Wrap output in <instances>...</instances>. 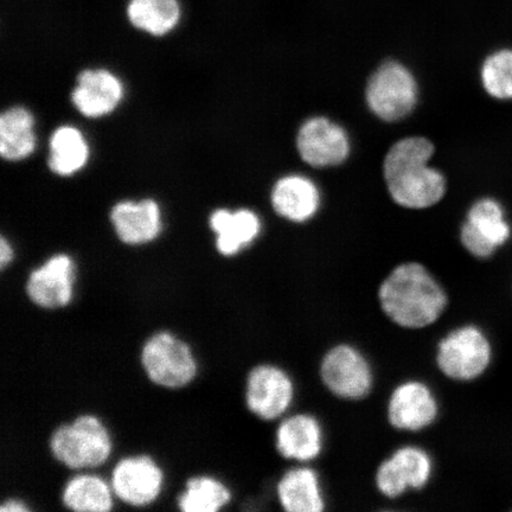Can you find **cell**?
Listing matches in <instances>:
<instances>
[{
    "label": "cell",
    "mask_w": 512,
    "mask_h": 512,
    "mask_svg": "<svg viewBox=\"0 0 512 512\" xmlns=\"http://www.w3.org/2000/svg\"><path fill=\"white\" fill-rule=\"evenodd\" d=\"M300 157L313 168L342 164L350 153L344 128L323 117L311 118L300 127L297 136Z\"/></svg>",
    "instance_id": "13"
},
{
    "label": "cell",
    "mask_w": 512,
    "mask_h": 512,
    "mask_svg": "<svg viewBox=\"0 0 512 512\" xmlns=\"http://www.w3.org/2000/svg\"><path fill=\"white\" fill-rule=\"evenodd\" d=\"M438 413V402L431 388L420 381L400 384L388 403V420L399 431L424 430L437 420Z\"/></svg>",
    "instance_id": "14"
},
{
    "label": "cell",
    "mask_w": 512,
    "mask_h": 512,
    "mask_svg": "<svg viewBox=\"0 0 512 512\" xmlns=\"http://www.w3.org/2000/svg\"><path fill=\"white\" fill-rule=\"evenodd\" d=\"M127 18L134 28L160 37L177 27L181 5L178 0H130Z\"/></svg>",
    "instance_id": "26"
},
{
    "label": "cell",
    "mask_w": 512,
    "mask_h": 512,
    "mask_svg": "<svg viewBox=\"0 0 512 512\" xmlns=\"http://www.w3.org/2000/svg\"><path fill=\"white\" fill-rule=\"evenodd\" d=\"M34 117L23 107H12L0 117V155L10 162L28 158L36 147Z\"/></svg>",
    "instance_id": "23"
},
{
    "label": "cell",
    "mask_w": 512,
    "mask_h": 512,
    "mask_svg": "<svg viewBox=\"0 0 512 512\" xmlns=\"http://www.w3.org/2000/svg\"><path fill=\"white\" fill-rule=\"evenodd\" d=\"M165 475L156 459L139 453L121 457L112 466L111 489L117 501L131 508H145L162 496Z\"/></svg>",
    "instance_id": "7"
},
{
    "label": "cell",
    "mask_w": 512,
    "mask_h": 512,
    "mask_svg": "<svg viewBox=\"0 0 512 512\" xmlns=\"http://www.w3.org/2000/svg\"><path fill=\"white\" fill-rule=\"evenodd\" d=\"M294 399V384L285 370L274 364H258L249 370L245 402L249 412L264 421L283 416Z\"/></svg>",
    "instance_id": "11"
},
{
    "label": "cell",
    "mask_w": 512,
    "mask_h": 512,
    "mask_svg": "<svg viewBox=\"0 0 512 512\" xmlns=\"http://www.w3.org/2000/svg\"><path fill=\"white\" fill-rule=\"evenodd\" d=\"M24 293L38 310L67 309L76 297V265L72 256L57 253L34 268L25 280Z\"/></svg>",
    "instance_id": "9"
},
{
    "label": "cell",
    "mask_w": 512,
    "mask_h": 512,
    "mask_svg": "<svg viewBox=\"0 0 512 512\" xmlns=\"http://www.w3.org/2000/svg\"><path fill=\"white\" fill-rule=\"evenodd\" d=\"M460 242L478 260H489L512 242V221L507 204L496 195L476 198L460 227Z\"/></svg>",
    "instance_id": "5"
},
{
    "label": "cell",
    "mask_w": 512,
    "mask_h": 512,
    "mask_svg": "<svg viewBox=\"0 0 512 512\" xmlns=\"http://www.w3.org/2000/svg\"><path fill=\"white\" fill-rule=\"evenodd\" d=\"M319 374L324 386L339 399L361 400L373 388V370L367 358L348 344L326 352Z\"/></svg>",
    "instance_id": "10"
},
{
    "label": "cell",
    "mask_w": 512,
    "mask_h": 512,
    "mask_svg": "<svg viewBox=\"0 0 512 512\" xmlns=\"http://www.w3.org/2000/svg\"><path fill=\"white\" fill-rule=\"evenodd\" d=\"M30 504L19 496H8L0 502V512H30Z\"/></svg>",
    "instance_id": "27"
},
{
    "label": "cell",
    "mask_w": 512,
    "mask_h": 512,
    "mask_svg": "<svg viewBox=\"0 0 512 512\" xmlns=\"http://www.w3.org/2000/svg\"><path fill=\"white\" fill-rule=\"evenodd\" d=\"M366 99L376 117L388 123L406 118L418 100V85L403 64L388 61L371 75Z\"/></svg>",
    "instance_id": "8"
},
{
    "label": "cell",
    "mask_w": 512,
    "mask_h": 512,
    "mask_svg": "<svg viewBox=\"0 0 512 512\" xmlns=\"http://www.w3.org/2000/svg\"><path fill=\"white\" fill-rule=\"evenodd\" d=\"M47 445L49 456L64 469L95 470L110 462L114 435L99 415L83 412L54 427Z\"/></svg>",
    "instance_id": "3"
},
{
    "label": "cell",
    "mask_w": 512,
    "mask_h": 512,
    "mask_svg": "<svg viewBox=\"0 0 512 512\" xmlns=\"http://www.w3.org/2000/svg\"><path fill=\"white\" fill-rule=\"evenodd\" d=\"M271 200L274 210L284 219L305 222L317 213L320 198L309 178L291 175L274 185Z\"/></svg>",
    "instance_id": "20"
},
{
    "label": "cell",
    "mask_w": 512,
    "mask_h": 512,
    "mask_svg": "<svg viewBox=\"0 0 512 512\" xmlns=\"http://www.w3.org/2000/svg\"><path fill=\"white\" fill-rule=\"evenodd\" d=\"M275 447L281 457L311 462L323 450V431L315 416L296 414L281 422L275 433Z\"/></svg>",
    "instance_id": "17"
},
{
    "label": "cell",
    "mask_w": 512,
    "mask_h": 512,
    "mask_svg": "<svg viewBox=\"0 0 512 512\" xmlns=\"http://www.w3.org/2000/svg\"><path fill=\"white\" fill-rule=\"evenodd\" d=\"M123 98V83L105 69L83 70L72 93L76 110L93 119L112 113Z\"/></svg>",
    "instance_id": "15"
},
{
    "label": "cell",
    "mask_w": 512,
    "mask_h": 512,
    "mask_svg": "<svg viewBox=\"0 0 512 512\" xmlns=\"http://www.w3.org/2000/svg\"><path fill=\"white\" fill-rule=\"evenodd\" d=\"M209 223L216 235V251L227 258L238 255L243 248L251 245L261 230L258 215L247 209L235 213L226 209L216 210L210 216Z\"/></svg>",
    "instance_id": "19"
},
{
    "label": "cell",
    "mask_w": 512,
    "mask_h": 512,
    "mask_svg": "<svg viewBox=\"0 0 512 512\" xmlns=\"http://www.w3.org/2000/svg\"><path fill=\"white\" fill-rule=\"evenodd\" d=\"M433 153V144L422 137L405 138L390 147L383 175L390 196L399 206L426 209L444 197L445 177L428 166Z\"/></svg>",
    "instance_id": "2"
},
{
    "label": "cell",
    "mask_w": 512,
    "mask_h": 512,
    "mask_svg": "<svg viewBox=\"0 0 512 512\" xmlns=\"http://www.w3.org/2000/svg\"><path fill=\"white\" fill-rule=\"evenodd\" d=\"M381 309L400 328L425 329L444 315L447 294L425 266L406 262L395 267L379 290Z\"/></svg>",
    "instance_id": "1"
},
{
    "label": "cell",
    "mask_w": 512,
    "mask_h": 512,
    "mask_svg": "<svg viewBox=\"0 0 512 512\" xmlns=\"http://www.w3.org/2000/svg\"><path fill=\"white\" fill-rule=\"evenodd\" d=\"M232 498V490L219 477L192 475L184 480L175 504L183 512H217L228 507Z\"/></svg>",
    "instance_id": "22"
},
{
    "label": "cell",
    "mask_w": 512,
    "mask_h": 512,
    "mask_svg": "<svg viewBox=\"0 0 512 512\" xmlns=\"http://www.w3.org/2000/svg\"><path fill=\"white\" fill-rule=\"evenodd\" d=\"M278 501L287 512H322L325 501L317 472L296 467L284 473L277 484Z\"/></svg>",
    "instance_id": "21"
},
{
    "label": "cell",
    "mask_w": 512,
    "mask_h": 512,
    "mask_svg": "<svg viewBox=\"0 0 512 512\" xmlns=\"http://www.w3.org/2000/svg\"><path fill=\"white\" fill-rule=\"evenodd\" d=\"M432 459L420 447L405 446L396 450L377 469V489L387 498H398L408 489L425 488L432 476Z\"/></svg>",
    "instance_id": "12"
},
{
    "label": "cell",
    "mask_w": 512,
    "mask_h": 512,
    "mask_svg": "<svg viewBox=\"0 0 512 512\" xmlns=\"http://www.w3.org/2000/svg\"><path fill=\"white\" fill-rule=\"evenodd\" d=\"M15 258L14 248L5 236L0 238V270L4 271Z\"/></svg>",
    "instance_id": "28"
},
{
    "label": "cell",
    "mask_w": 512,
    "mask_h": 512,
    "mask_svg": "<svg viewBox=\"0 0 512 512\" xmlns=\"http://www.w3.org/2000/svg\"><path fill=\"white\" fill-rule=\"evenodd\" d=\"M491 361L490 339L476 325L460 326L441 339L438 345V368L454 381L478 379L488 370Z\"/></svg>",
    "instance_id": "6"
},
{
    "label": "cell",
    "mask_w": 512,
    "mask_h": 512,
    "mask_svg": "<svg viewBox=\"0 0 512 512\" xmlns=\"http://www.w3.org/2000/svg\"><path fill=\"white\" fill-rule=\"evenodd\" d=\"M478 79L486 98L512 104V43H503L484 56Z\"/></svg>",
    "instance_id": "24"
},
{
    "label": "cell",
    "mask_w": 512,
    "mask_h": 512,
    "mask_svg": "<svg viewBox=\"0 0 512 512\" xmlns=\"http://www.w3.org/2000/svg\"><path fill=\"white\" fill-rule=\"evenodd\" d=\"M88 157V144L78 128L61 126L51 136L48 164L54 174L72 176L85 168Z\"/></svg>",
    "instance_id": "25"
},
{
    "label": "cell",
    "mask_w": 512,
    "mask_h": 512,
    "mask_svg": "<svg viewBox=\"0 0 512 512\" xmlns=\"http://www.w3.org/2000/svg\"><path fill=\"white\" fill-rule=\"evenodd\" d=\"M60 504L74 512H108L114 508L110 482L93 472H79L67 478L60 489Z\"/></svg>",
    "instance_id": "18"
},
{
    "label": "cell",
    "mask_w": 512,
    "mask_h": 512,
    "mask_svg": "<svg viewBox=\"0 0 512 512\" xmlns=\"http://www.w3.org/2000/svg\"><path fill=\"white\" fill-rule=\"evenodd\" d=\"M118 239L127 246H142L156 240L162 232V214L153 200L120 202L111 211Z\"/></svg>",
    "instance_id": "16"
},
{
    "label": "cell",
    "mask_w": 512,
    "mask_h": 512,
    "mask_svg": "<svg viewBox=\"0 0 512 512\" xmlns=\"http://www.w3.org/2000/svg\"><path fill=\"white\" fill-rule=\"evenodd\" d=\"M144 377L153 386L181 390L200 376V360L191 344L171 330H157L144 339L138 354Z\"/></svg>",
    "instance_id": "4"
}]
</instances>
